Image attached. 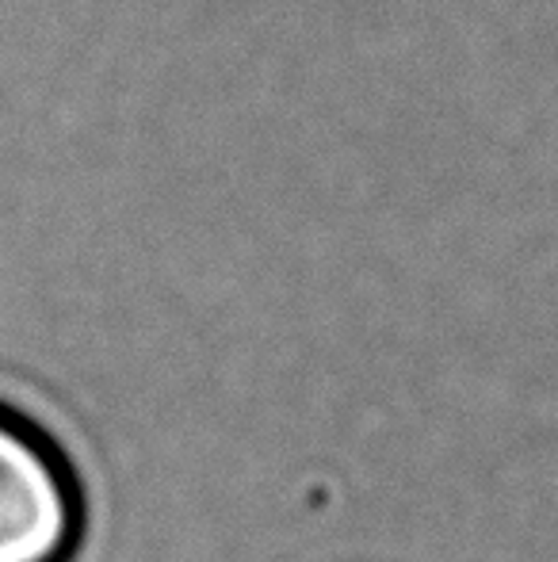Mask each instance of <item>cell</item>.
Returning a JSON list of instances; mask_svg holds the SVG:
<instances>
[{
	"label": "cell",
	"mask_w": 558,
	"mask_h": 562,
	"mask_svg": "<svg viewBox=\"0 0 558 562\" xmlns=\"http://www.w3.org/2000/svg\"><path fill=\"white\" fill-rule=\"evenodd\" d=\"M89 502L50 429L0 402V562H73Z\"/></svg>",
	"instance_id": "cell-1"
}]
</instances>
